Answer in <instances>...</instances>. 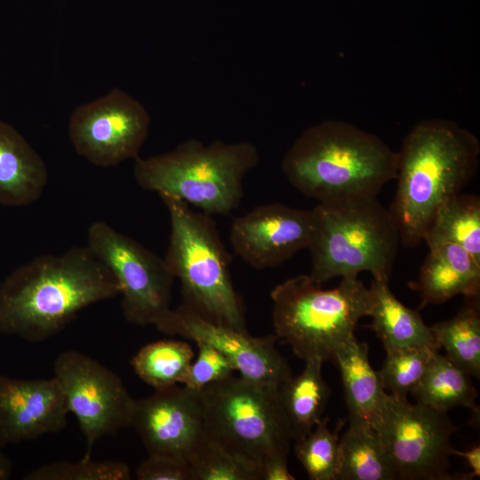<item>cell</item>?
Here are the masks:
<instances>
[{
	"label": "cell",
	"instance_id": "f546056e",
	"mask_svg": "<svg viewBox=\"0 0 480 480\" xmlns=\"http://www.w3.org/2000/svg\"><path fill=\"white\" fill-rule=\"evenodd\" d=\"M131 470L122 461H96L84 457L77 462L56 461L29 472L25 480H129Z\"/></svg>",
	"mask_w": 480,
	"mask_h": 480
},
{
	"label": "cell",
	"instance_id": "d4e9b609",
	"mask_svg": "<svg viewBox=\"0 0 480 480\" xmlns=\"http://www.w3.org/2000/svg\"><path fill=\"white\" fill-rule=\"evenodd\" d=\"M479 296L465 297V303L452 318L429 326L445 356L470 376H480Z\"/></svg>",
	"mask_w": 480,
	"mask_h": 480
},
{
	"label": "cell",
	"instance_id": "9c48e42d",
	"mask_svg": "<svg viewBox=\"0 0 480 480\" xmlns=\"http://www.w3.org/2000/svg\"><path fill=\"white\" fill-rule=\"evenodd\" d=\"M87 246L119 284L124 318L156 327L172 309L175 279L164 259L101 220L90 225Z\"/></svg>",
	"mask_w": 480,
	"mask_h": 480
},
{
	"label": "cell",
	"instance_id": "2e32d148",
	"mask_svg": "<svg viewBox=\"0 0 480 480\" xmlns=\"http://www.w3.org/2000/svg\"><path fill=\"white\" fill-rule=\"evenodd\" d=\"M68 410L51 379H17L0 373V448L60 431Z\"/></svg>",
	"mask_w": 480,
	"mask_h": 480
},
{
	"label": "cell",
	"instance_id": "f1b7e54d",
	"mask_svg": "<svg viewBox=\"0 0 480 480\" xmlns=\"http://www.w3.org/2000/svg\"><path fill=\"white\" fill-rule=\"evenodd\" d=\"M436 350L425 346L385 350L386 357L378 372L385 391L396 397L407 398L424 375Z\"/></svg>",
	"mask_w": 480,
	"mask_h": 480
},
{
	"label": "cell",
	"instance_id": "7402d4cb",
	"mask_svg": "<svg viewBox=\"0 0 480 480\" xmlns=\"http://www.w3.org/2000/svg\"><path fill=\"white\" fill-rule=\"evenodd\" d=\"M340 436L338 480H395L397 475L378 431L369 423L349 420Z\"/></svg>",
	"mask_w": 480,
	"mask_h": 480
},
{
	"label": "cell",
	"instance_id": "484cf974",
	"mask_svg": "<svg viewBox=\"0 0 480 480\" xmlns=\"http://www.w3.org/2000/svg\"><path fill=\"white\" fill-rule=\"evenodd\" d=\"M194 351L184 341L164 340L141 348L132 357L135 373L155 389L183 384Z\"/></svg>",
	"mask_w": 480,
	"mask_h": 480
},
{
	"label": "cell",
	"instance_id": "5b68a950",
	"mask_svg": "<svg viewBox=\"0 0 480 480\" xmlns=\"http://www.w3.org/2000/svg\"><path fill=\"white\" fill-rule=\"evenodd\" d=\"M159 196L171 223L164 259L180 282L183 305L210 322L247 332L243 302L231 279L230 258L211 215L193 211L172 196Z\"/></svg>",
	"mask_w": 480,
	"mask_h": 480
},
{
	"label": "cell",
	"instance_id": "ba28073f",
	"mask_svg": "<svg viewBox=\"0 0 480 480\" xmlns=\"http://www.w3.org/2000/svg\"><path fill=\"white\" fill-rule=\"evenodd\" d=\"M277 389L234 374L206 386L199 391L205 434L259 470L268 455L288 454L292 437Z\"/></svg>",
	"mask_w": 480,
	"mask_h": 480
},
{
	"label": "cell",
	"instance_id": "44dd1931",
	"mask_svg": "<svg viewBox=\"0 0 480 480\" xmlns=\"http://www.w3.org/2000/svg\"><path fill=\"white\" fill-rule=\"evenodd\" d=\"M320 358L305 361L303 371L291 376L277 389L280 406L292 440L308 435L322 419L331 396V388L323 378Z\"/></svg>",
	"mask_w": 480,
	"mask_h": 480
},
{
	"label": "cell",
	"instance_id": "cb8c5ba5",
	"mask_svg": "<svg viewBox=\"0 0 480 480\" xmlns=\"http://www.w3.org/2000/svg\"><path fill=\"white\" fill-rule=\"evenodd\" d=\"M423 241L428 247L454 244L480 261V198L460 193L447 200L434 215Z\"/></svg>",
	"mask_w": 480,
	"mask_h": 480
},
{
	"label": "cell",
	"instance_id": "7c38bea8",
	"mask_svg": "<svg viewBox=\"0 0 480 480\" xmlns=\"http://www.w3.org/2000/svg\"><path fill=\"white\" fill-rule=\"evenodd\" d=\"M149 125L145 107L126 92L114 88L73 111L68 136L80 156L95 165L109 167L139 157Z\"/></svg>",
	"mask_w": 480,
	"mask_h": 480
},
{
	"label": "cell",
	"instance_id": "1f68e13d",
	"mask_svg": "<svg viewBox=\"0 0 480 480\" xmlns=\"http://www.w3.org/2000/svg\"><path fill=\"white\" fill-rule=\"evenodd\" d=\"M139 480H196L188 461L167 456L148 455L137 468Z\"/></svg>",
	"mask_w": 480,
	"mask_h": 480
},
{
	"label": "cell",
	"instance_id": "e0dca14e",
	"mask_svg": "<svg viewBox=\"0 0 480 480\" xmlns=\"http://www.w3.org/2000/svg\"><path fill=\"white\" fill-rule=\"evenodd\" d=\"M428 250L417 282L411 284L420 292L421 307L442 304L457 295L479 296L480 261L454 244H441Z\"/></svg>",
	"mask_w": 480,
	"mask_h": 480
},
{
	"label": "cell",
	"instance_id": "30bf717a",
	"mask_svg": "<svg viewBox=\"0 0 480 480\" xmlns=\"http://www.w3.org/2000/svg\"><path fill=\"white\" fill-rule=\"evenodd\" d=\"M378 431L397 479L448 480L457 427L442 412L387 395Z\"/></svg>",
	"mask_w": 480,
	"mask_h": 480
},
{
	"label": "cell",
	"instance_id": "4316f807",
	"mask_svg": "<svg viewBox=\"0 0 480 480\" xmlns=\"http://www.w3.org/2000/svg\"><path fill=\"white\" fill-rule=\"evenodd\" d=\"M329 418H322L312 431L296 441L294 452L311 480H338L340 466V430L344 420L331 430Z\"/></svg>",
	"mask_w": 480,
	"mask_h": 480
},
{
	"label": "cell",
	"instance_id": "d6a6232c",
	"mask_svg": "<svg viewBox=\"0 0 480 480\" xmlns=\"http://www.w3.org/2000/svg\"><path fill=\"white\" fill-rule=\"evenodd\" d=\"M287 453L275 452L264 459L260 467L262 480H294L287 465Z\"/></svg>",
	"mask_w": 480,
	"mask_h": 480
},
{
	"label": "cell",
	"instance_id": "5bb4252c",
	"mask_svg": "<svg viewBox=\"0 0 480 480\" xmlns=\"http://www.w3.org/2000/svg\"><path fill=\"white\" fill-rule=\"evenodd\" d=\"M131 427L138 433L148 455L188 462L205 434L199 392L174 385L134 399Z\"/></svg>",
	"mask_w": 480,
	"mask_h": 480
},
{
	"label": "cell",
	"instance_id": "ac0fdd59",
	"mask_svg": "<svg viewBox=\"0 0 480 480\" xmlns=\"http://www.w3.org/2000/svg\"><path fill=\"white\" fill-rule=\"evenodd\" d=\"M47 181L42 157L13 126L0 120V204H30L41 196Z\"/></svg>",
	"mask_w": 480,
	"mask_h": 480
},
{
	"label": "cell",
	"instance_id": "8fae6325",
	"mask_svg": "<svg viewBox=\"0 0 480 480\" xmlns=\"http://www.w3.org/2000/svg\"><path fill=\"white\" fill-rule=\"evenodd\" d=\"M53 373L85 437L84 457H91L100 438L131 427L134 399L111 370L82 352L68 350L56 357Z\"/></svg>",
	"mask_w": 480,
	"mask_h": 480
},
{
	"label": "cell",
	"instance_id": "7a4b0ae2",
	"mask_svg": "<svg viewBox=\"0 0 480 480\" xmlns=\"http://www.w3.org/2000/svg\"><path fill=\"white\" fill-rule=\"evenodd\" d=\"M397 153L396 191L388 210L401 242L415 247L440 206L476 173L480 142L454 121L432 118L415 124Z\"/></svg>",
	"mask_w": 480,
	"mask_h": 480
},
{
	"label": "cell",
	"instance_id": "9a60e30c",
	"mask_svg": "<svg viewBox=\"0 0 480 480\" xmlns=\"http://www.w3.org/2000/svg\"><path fill=\"white\" fill-rule=\"evenodd\" d=\"M314 229L313 210L273 203L236 218L229 240L245 263L261 270L279 267L299 251L308 249Z\"/></svg>",
	"mask_w": 480,
	"mask_h": 480
},
{
	"label": "cell",
	"instance_id": "e575fe53",
	"mask_svg": "<svg viewBox=\"0 0 480 480\" xmlns=\"http://www.w3.org/2000/svg\"><path fill=\"white\" fill-rule=\"evenodd\" d=\"M12 473V464L0 448V480L9 479Z\"/></svg>",
	"mask_w": 480,
	"mask_h": 480
},
{
	"label": "cell",
	"instance_id": "277c9868",
	"mask_svg": "<svg viewBox=\"0 0 480 480\" xmlns=\"http://www.w3.org/2000/svg\"><path fill=\"white\" fill-rule=\"evenodd\" d=\"M259 161L250 141L189 139L169 152L139 156L133 176L145 190L172 196L209 215H226L240 205L244 179Z\"/></svg>",
	"mask_w": 480,
	"mask_h": 480
},
{
	"label": "cell",
	"instance_id": "836d02e7",
	"mask_svg": "<svg viewBox=\"0 0 480 480\" xmlns=\"http://www.w3.org/2000/svg\"><path fill=\"white\" fill-rule=\"evenodd\" d=\"M451 453L452 455L460 456L465 459L467 465L470 469V473L468 474V479H472L473 477H478L480 476V446L478 444L467 452H461L452 448Z\"/></svg>",
	"mask_w": 480,
	"mask_h": 480
},
{
	"label": "cell",
	"instance_id": "52a82bcc",
	"mask_svg": "<svg viewBox=\"0 0 480 480\" xmlns=\"http://www.w3.org/2000/svg\"><path fill=\"white\" fill-rule=\"evenodd\" d=\"M270 296L275 335L304 361L332 360L372 306L371 290L357 277L323 289L308 275H299L277 284Z\"/></svg>",
	"mask_w": 480,
	"mask_h": 480
},
{
	"label": "cell",
	"instance_id": "4dcf8cb0",
	"mask_svg": "<svg viewBox=\"0 0 480 480\" xmlns=\"http://www.w3.org/2000/svg\"><path fill=\"white\" fill-rule=\"evenodd\" d=\"M198 354L192 361L183 386L199 392L211 383L224 380L236 372L231 363L219 350L204 342H196Z\"/></svg>",
	"mask_w": 480,
	"mask_h": 480
},
{
	"label": "cell",
	"instance_id": "3957f363",
	"mask_svg": "<svg viewBox=\"0 0 480 480\" xmlns=\"http://www.w3.org/2000/svg\"><path fill=\"white\" fill-rule=\"evenodd\" d=\"M397 166L398 153L380 137L333 119L307 128L281 163L290 184L319 203L377 197Z\"/></svg>",
	"mask_w": 480,
	"mask_h": 480
},
{
	"label": "cell",
	"instance_id": "ffe728a7",
	"mask_svg": "<svg viewBox=\"0 0 480 480\" xmlns=\"http://www.w3.org/2000/svg\"><path fill=\"white\" fill-rule=\"evenodd\" d=\"M372 306L369 327L381 341L385 350L425 346L440 349L430 327L420 314L404 306L391 292L388 280L373 279L370 286Z\"/></svg>",
	"mask_w": 480,
	"mask_h": 480
},
{
	"label": "cell",
	"instance_id": "4fadbf2b",
	"mask_svg": "<svg viewBox=\"0 0 480 480\" xmlns=\"http://www.w3.org/2000/svg\"><path fill=\"white\" fill-rule=\"evenodd\" d=\"M156 328L219 350L240 376L252 382L278 388L292 374L286 359L276 349L274 335L253 337L247 332L210 322L185 305L172 308Z\"/></svg>",
	"mask_w": 480,
	"mask_h": 480
},
{
	"label": "cell",
	"instance_id": "83f0119b",
	"mask_svg": "<svg viewBox=\"0 0 480 480\" xmlns=\"http://www.w3.org/2000/svg\"><path fill=\"white\" fill-rule=\"evenodd\" d=\"M196 480H260L254 465L204 434L188 459Z\"/></svg>",
	"mask_w": 480,
	"mask_h": 480
},
{
	"label": "cell",
	"instance_id": "8992f818",
	"mask_svg": "<svg viewBox=\"0 0 480 480\" xmlns=\"http://www.w3.org/2000/svg\"><path fill=\"white\" fill-rule=\"evenodd\" d=\"M312 210L308 276L315 283L357 277L364 271L389 281L401 239L389 210L377 197L319 203Z\"/></svg>",
	"mask_w": 480,
	"mask_h": 480
},
{
	"label": "cell",
	"instance_id": "603a6c76",
	"mask_svg": "<svg viewBox=\"0 0 480 480\" xmlns=\"http://www.w3.org/2000/svg\"><path fill=\"white\" fill-rule=\"evenodd\" d=\"M471 376L438 350L418 384L411 391L416 403L447 412L454 407L478 411L477 392Z\"/></svg>",
	"mask_w": 480,
	"mask_h": 480
},
{
	"label": "cell",
	"instance_id": "d6986e66",
	"mask_svg": "<svg viewBox=\"0 0 480 480\" xmlns=\"http://www.w3.org/2000/svg\"><path fill=\"white\" fill-rule=\"evenodd\" d=\"M348 410V420H363L375 429L380 424L388 393L369 359L367 343L352 336L334 353Z\"/></svg>",
	"mask_w": 480,
	"mask_h": 480
},
{
	"label": "cell",
	"instance_id": "6da1fadb",
	"mask_svg": "<svg viewBox=\"0 0 480 480\" xmlns=\"http://www.w3.org/2000/svg\"><path fill=\"white\" fill-rule=\"evenodd\" d=\"M121 293L116 279L89 249L44 254L13 270L0 284V333L41 342L84 308Z\"/></svg>",
	"mask_w": 480,
	"mask_h": 480
}]
</instances>
